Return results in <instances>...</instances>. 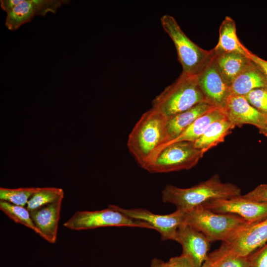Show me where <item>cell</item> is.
I'll return each instance as SVG.
<instances>
[{
    "mask_svg": "<svg viewBox=\"0 0 267 267\" xmlns=\"http://www.w3.org/2000/svg\"><path fill=\"white\" fill-rule=\"evenodd\" d=\"M248 57L258 67L267 79V60L260 57L251 51L248 54Z\"/></svg>",
    "mask_w": 267,
    "mask_h": 267,
    "instance_id": "cell-30",
    "label": "cell"
},
{
    "mask_svg": "<svg viewBox=\"0 0 267 267\" xmlns=\"http://www.w3.org/2000/svg\"><path fill=\"white\" fill-rule=\"evenodd\" d=\"M248 257L250 267H267V242Z\"/></svg>",
    "mask_w": 267,
    "mask_h": 267,
    "instance_id": "cell-27",
    "label": "cell"
},
{
    "mask_svg": "<svg viewBox=\"0 0 267 267\" xmlns=\"http://www.w3.org/2000/svg\"><path fill=\"white\" fill-rule=\"evenodd\" d=\"M206 101L196 76L182 72L152 101V108L168 118Z\"/></svg>",
    "mask_w": 267,
    "mask_h": 267,
    "instance_id": "cell-4",
    "label": "cell"
},
{
    "mask_svg": "<svg viewBox=\"0 0 267 267\" xmlns=\"http://www.w3.org/2000/svg\"><path fill=\"white\" fill-rule=\"evenodd\" d=\"M203 152L194 142L178 141L162 147L144 168L151 173H163L189 170L202 158Z\"/></svg>",
    "mask_w": 267,
    "mask_h": 267,
    "instance_id": "cell-6",
    "label": "cell"
},
{
    "mask_svg": "<svg viewBox=\"0 0 267 267\" xmlns=\"http://www.w3.org/2000/svg\"><path fill=\"white\" fill-rule=\"evenodd\" d=\"M202 205L216 213L238 216L251 224L267 218V203L247 199L242 195L230 199L211 200Z\"/></svg>",
    "mask_w": 267,
    "mask_h": 267,
    "instance_id": "cell-8",
    "label": "cell"
},
{
    "mask_svg": "<svg viewBox=\"0 0 267 267\" xmlns=\"http://www.w3.org/2000/svg\"><path fill=\"white\" fill-rule=\"evenodd\" d=\"M150 267H171L168 262H164L162 260L154 258L151 261Z\"/></svg>",
    "mask_w": 267,
    "mask_h": 267,
    "instance_id": "cell-33",
    "label": "cell"
},
{
    "mask_svg": "<svg viewBox=\"0 0 267 267\" xmlns=\"http://www.w3.org/2000/svg\"><path fill=\"white\" fill-rule=\"evenodd\" d=\"M259 132L267 138V124L264 128L260 130Z\"/></svg>",
    "mask_w": 267,
    "mask_h": 267,
    "instance_id": "cell-34",
    "label": "cell"
},
{
    "mask_svg": "<svg viewBox=\"0 0 267 267\" xmlns=\"http://www.w3.org/2000/svg\"><path fill=\"white\" fill-rule=\"evenodd\" d=\"M63 225L74 230L107 226L138 227L154 229L147 222L127 216L114 209L112 205L100 210L76 212Z\"/></svg>",
    "mask_w": 267,
    "mask_h": 267,
    "instance_id": "cell-7",
    "label": "cell"
},
{
    "mask_svg": "<svg viewBox=\"0 0 267 267\" xmlns=\"http://www.w3.org/2000/svg\"><path fill=\"white\" fill-rule=\"evenodd\" d=\"M62 201V199L30 212L39 235L51 244L56 241Z\"/></svg>",
    "mask_w": 267,
    "mask_h": 267,
    "instance_id": "cell-15",
    "label": "cell"
},
{
    "mask_svg": "<svg viewBox=\"0 0 267 267\" xmlns=\"http://www.w3.org/2000/svg\"><path fill=\"white\" fill-rule=\"evenodd\" d=\"M168 120L151 108L142 115L131 132L127 146L143 169L150 161L155 151L167 142Z\"/></svg>",
    "mask_w": 267,
    "mask_h": 267,
    "instance_id": "cell-1",
    "label": "cell"
},
{
    "mask_svg": "<svg viewBox=\"0 0 267 267\" xmlns=\"http://www.w3.org/2000/svg\"><path fill=\"white\" fill-rule=\"evenodd\" d=\"M168 262L171 267H194L189 260L182 255L171 258Z\"/></svg>",
    "mask_w": 267,
    "mask_h": 267,
    "instance_id": "cell-29",
    "label": "cell"
},
{
    "mask_svg": "<svg viewBox=\"0 0 267 267\" xmlns=\"http://www.w3.org/2000/svg\"><path fill=\"white\" fill-rule=\"evenodd\" d=\"M234 128L225 116L213 122L203 134L194 142V145L205 154L209 150L223 142Z\"/></svg>",
    "mask_w": 267,
    "mask_h": 267,
    "instance_id": "cell-21",
    "label": "cell"
},
{
    "mask_svg": "<svg viewBox=\"0 0 267 267\" xmlns=\"http://www.w3.org/2000/svg\"><path fill=\"white\" fill-rule=\"evenodd\" d=\"M196 78L206 101L215 107L224 109L230 95V88L218 70L214 55Z\"/></svg>",
    "mask_w": 267,
    "mask_h": 267,
    "instance_id": "cell-10",
    "label": "cell"
},
{
    "mask_svg": "<svg viewBox=\"0 0 267 267\" xmlns=\"http://www.w3.org/2000/svg\"><path fill=\"white\" fill-rule=\"evenodd\" d=\"M160 20L164 31L174 43L182 72L197 76L213 57L212 49L205 50L195 44L185 35L173 16L165 14Z\"/></svg>",
    "mask_w": 267,
    "mask_h": 267,
    "instance_id": "cell-5",
    "label": "cell"
},
{
    "mask_svg": "<svg viewBox=\"0 0 267 267\" xmlns=\"http://www.w3.org/2000/svg\"><path fill=\"white\" fill-rule=\"evenodd\" d=\"M184 224L203 233L209 242H226L254 223L235 215L213 212L201 205L184 211Z\"/></svg>",
    "mask_w": 267,
    "mask_h": 267,
    "instance_id": "cell-3",
    "label": "cell"
},
{
    "mask_svg": "<svg viewBox=\"0 0 267 267\" xmlns=\"http://www.w3.org/2000/svg\"><path fill=\"white\" fill-rule=\"evenodd\" d=\"M214 108L216 107L204 101L168 118L167 142L164 145L174 140L197 118Z\"/></svg>",
    "mask_w": 267,
    "mask_h": 267,
    "instance_id": "cell-16",
    "label": "cell"
},
{
    "mask_svg": "<svg viewBox=\"0 0 267 267\" xmlns=\"http://www.w3.org/2000/svg\"><path fill=\"white\" fill-rule=\"evenodd\" d=\"M0 209L14 222L27 226L39 235V231L32 220L30 212L25 207L0 201Z\"/></svg>",
    "mask_w": 267,
    "mask_h": 267,
    "instance_id": "cell-23",
    "label": "cell"
},
{
    "mask_svg": "<svg viewBox=\"0 0 267 267\" xmlns=\"http://www.w3.org/2000/svg\"><path fill=\"white\" fill-rule=\"evenodd\" d=\"M211 253L219 267H250L248 257L241 256L233 253L223 242Z\"/></svg>",
    "mask_w": 267,
    "mask_h": 267,
    "instance_id": "cell-24",
    "label": "cell"
},
{
    "mask_svg": "<svg viewBox=\"0 0 267 267\" xmlns=\"http://www.w3.org/2000/svg\"><path fill=\"white\" fill-rule=\"evenodd\" d=\"M242 196L244 198L252 201L267 203V184H260Z\"/></svg>",
    "mask_w": 267,
    "mask_h": 267,
    "instance_id": "cell-28",
    "label": "cell"
},
{
    "mask_svg": "<svg viewBox=\"0 0 267 267\" xmlns=\"http://www.w3.org/2000/svg\"><path fill=\"white\" fill-rule=\"evenodd\" d=\"M38 187L8 188L0 187V200L22 207L26 205Z\"/></svg>",
    "mask_w": 267,
    "mask_h": 267,
    "instance_id": "cell-25",
    "label": "cell"
},
{
    "mask_svg": "<svg viewBox=\"0 0 267 267\" xmlns=\"http://www.w3.org/2000/svg\"><path fill=\"white\" fill-rule=\"evenodd\" d=\"M175 241L182 247L181 255L188 258L194 267H201L208 257L210 248V242L205 235L183 224L177 230Z\"/></svg>",
    "mask_w": 267,
    "mask_h": 267,
    "instance_id": "cell-13",
    "label": "cell"
},
{
    "mask_svg": "<svg viewBox=\"0 0 267 267\" xmlns=\"http://www.w3.org/2000/svg\"><path fill=\"white\" fill-rule=\"evenodd\" d=\"M267 242V218L251 224L230 241L223 242L233 253L248 257Z\"/></svg>",
    "mask_w": 267,
    "mask_h": 267,
    "instance_id": "cell-14",
    "label": "cell"
},
{
    "mask_svg": "<svg viewBox=\"0 0 267 267\" xmlns=\"http://www.w3.org/2000/svg\"><path fill=\"white\" fill-rule=\"evenodd\" d=\"M226 116L224 110L221 108H214L197 118L174 140L161 146L154 154L151 160L164 146L178 141L195 142L205 132L214 121Z\"/></svg>",
    "mask_w": 267,
    "mask_h": 267,
    "instance_id": "cell-20",
    "label": "cell"
},
{
    "mask_svg": "<svg viewBox=\"0 0 267 267\" xmlns=\"http://www.w3.org/2000/svg\"><path fill=\"white\" fill-rule=\"evenodd\" d=\"M112 206L131 218L149 223L160 233L162 240L175 241L178 227L184 224V211L176 210L169 214L159 215L145 209H124L116 205Z\"/></svg>",
    "mask_w": 267,
    "mask_h": 267,
    "instance_id": "cell-9",
    "label": "cell"
},
{
    "mask_svg": "<svg viewBox=\"0 0 267 267\" xmlns=\"http://www.w3.org/2000/svg\"><path fill=\"white\" fill-rule=\"evenodd\" d=\"M214 57L221 75L229 87L251 61L248 56L235 52L214 54Z\"/></svg>",
    "mask_w": 267,
    "mask_h": 267,
    "instance_id": "cell-19",
    "label": "cell"
},
{
    "mask_svg": "<svg viewBox=\"0 0 267 267\" xmlns=\"http://www.w3.org/2000/svg\"><path fill=\"white\" fill-rule=\"evenodd\" d=\"M229 88L230 94L244 96L254 89L267 88V79L251 61L234 79Z\"/></svg>",
    "mask_w": 267,
    "mask_h": 267,
    "instance_id": "cell-18",
    "label": "cell"
},
{
    "mask_svg": "<svg viewBox=\"0 0 267 267\" xmlns=\"http://www.w3.org/2000/svg\"><path fill=\"white\" fill-rule=\"evenodd\" d=\"M223 109L234 128L249 124L260 130L267 124V116L251 105L243 95L230 94Z\"/></svg>",
    "mask_w": 267,
    "mask_h": 267,
    "instance_id": "cell-12",
    "label": "cell"
},
{
    "mask_svg": "<svg viewBox=\"0 0 267 267\" xmlns=\"http://www.w3.org/2000/svg\"><path fill=\"white\" fill-rule=\"evenodd\" d=\"M69 2L68 0H22L6 13L5 26L10 30H16L30 22L35 16H44L48 12L55 13L62 5Z\"/></svg>",
    "mask_w": 267,
    "mask_h": 267,
    "instance_id": "cell-11",
    "label": "cell"
},
{
    "mask_svg": "<svg viewBox=\"0 0 267 267\" xmlns=\"http://www.w3.org/2000/svg\"><path fill=\"white\" fill-rule=\"evenodd\" d=\"M244 96L251 105L267 116V88L254 89Z\"/></svg>",
    "mask_w": 267,
    "mask_h": 267,
    "instance_id": "cell-26",
    "label": "cell"
},
{
    "mask_svg": "<svg viewBox=\"0 0 267 267\" xmlns=\"http://www.w3.org/2000/svg\"><path fill=\"white\" fill-rule=\"evenodd\" d=\"M215 55L224 53H239L248 56L250 51L239 40L234 19L226 16L219 29V39L217 45L212 49Z\"/></svg>",
    "mask_w": 267,
    "mask_h": 267,
    "instance_id": "cell-17",
    "label": "cell"
},
{
    "mask_svg": "<svg viewBox=\"0 0 267 267\" xmlns=\"http://www.w3.org/2000/svg\"><path fill=\"white\" fill-rule=\"evenodd\" d=\"M162 200L174 204L177 210L187 211L215 199H230L241 195V189L230 182H223L216 174L208 179L189 188L168 184L162 192Z\"/></svg>",
    "mask_w": 267,
    "mask_h": 267,
    "instance_id": "cell-2",
    "label": "cell"
},
{
    "mask_svg": "<svg viewBox=\"0 0 267 267\" xmlns=\"http://www.w3.org/2000/svg\"><path fill=\"white\" fill-rule=\"evenodd\" d=\"M201 267H219L218 264L212 253L208 255L207 259Z\"/></svg>",
    "mask_w": 267,
    "mask_h": 267,
    "instance_id": "cell-32",
    "label": "cell"
},
{
    "mask_svg": "<svg viewBox=\"0 0 267 267\" xmlns=\"http://www.w3.org/2000/svg\"><path fill=\"white\" fill-rule=\"evenodd\" d=\"M22 0H1V8L6 13L11 10L22 2Z\"/></svg>",
    "mask_w": 267,
    "mask_h": 267,
    "instance_id": "cell-31",
    "label": "cell"
},
{
    "mask_svg": "<svg viewBox=\"0 0 267 267\" xmlns=\"http://www.w3.org/2000/svg\"><path fill=\"white\" fill-rule=\"evenodd\" d=\"M63 197L64 191L62 188L53 187H38L29 200L26 208L31 212L63 199Z\"/></svg>",
    "mask_w": 267,
    "mask_h": 267,
    "instance_id": "cell-22",
    "label": "cell"
}]
</instances>
